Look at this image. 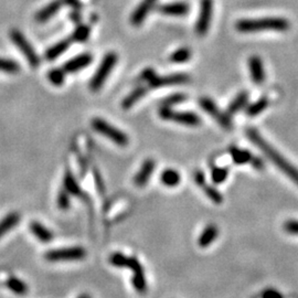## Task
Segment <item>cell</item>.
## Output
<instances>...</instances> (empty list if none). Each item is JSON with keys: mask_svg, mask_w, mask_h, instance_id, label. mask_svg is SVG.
<instances>
[{"mask_svg": "<svg viewBox=\"0 0 298 298\" xmlns=\"http://www.w3.org/2000/svg\"><path fill=\"white\" fill-rule=\"evenodd\" d=\"M246 136L249 137L250 141H251L258 149L264 153L265 156L267 157L282 173L286 174L294 184L298 186V169L295 166H293L287 159L282 156L281 153H278L272 145H269L268 142L261 136V134L258 133L256 129L248 128L246 129Z\"/></svg>", "mask_w": 298, "mask_h": 298, "instance_id": "1", "label": "cell"}, {"mask_svg": "<svg viewBox=\"0 0 298 298\" xmlns=\"http://www.w3.org/2000/svg\"><path fill=\"white\" fill-rule=\"evenodd\" d=\"M289 21L281 17H265L257 19H241L235 23L238 32L254 33L265 30L286 31L289 29Z\"/></svg>", "mask_w": 298, "mask_h": 298, "instance_id": "2", "label": "cell"}, {"mask_svg": "<svg viewBox=\"0 0 298 298\" xmlns=\"http://www.w3.org/2000/svg\"><path fill=\"white\" fill-rule=\"evenodd\" d=\"M91 125H92L94 130L104 135L106 138L110 139V141L118 146L125 147L129 144V138L124 132H122L121 129L110 125V123H107L104 119L94 118L92 119V122H91Z\"/></svg>", "mask_w": 298, "mask_h": 298, "instance_id": "3", "label": "cell"}, {"mask_svg": "<svg viewBox=\"0 0 298 298\" xmlns=\"http://www.w3.org/2000/svg\"><path fill=\"white\" fill-rule=\"evenodd\" d=\"M117 62V54L114 52L107 53L104 58H103L101 64L97 67L96 72H95L94 77L92 78L90 82V89L96 92L99 89H102L104 85L105 81L109 78L110 73L112 72L114 66L116 65Z\"/></svg>", "mask_w": 298, "mask_h": 298, "instance_id": "4", "label": "cell"}, {"mask_svg": "<svg viewBox=\"0 0 298 298\" xmlns=\"http://www.w3.org/2000/svg\"><path fill=\"white\" fill-rule=\"evenodd\" d=\"M86 257V250L82 246H70V248L53 249L47 251L45 258L49 262H72L81 261Z\"/></svg>", "mask_w": 298, "mask_h": 298, "instance_id": "5", "label": "cell"}, {"mask_svg": "<svg viewBox=\"0 0 298 298\" xmlns=\"http://www.w3.org/2000/svg\"><path fill=\"white\" fill-rule=\"evenodd\" d=\"M10 39L18 49L21 51L25 55L26 59L29 62V64L32 67H38L40 64V58L39 55L35 52L33 47L30 45V42L28 41L27 38L23 35L19 30L13 29L10 31Z\"/></svg>", "mask_w": 298, "mask_h": 298, "instance_id": "6", "label": "cell"}, {"mask_svg": "<svg viewBox=\"0 0 298 298\" xmlns=\"http://www.w3.org/2000/svg\"><path fill=\"white\" fill-rule=\"evenodd\" d=\"M159 116L165 121H173L187 126H198L201 123L197 114L192 112H174L172 107L162 106L159 110Z\"/></svg>", "mask_w": 298, "mask_h": 298, "instance_id": "7", "label": "cell"}, {"mask_svg": "<svg viewBox=\"0 0 298 298\" xmlns=\"http://www.w3.org/2000/svg\"><path fill=\"white\" fill-rule=\"evenodd\" d=\"M213 13V0H201L200 11L196 22V32L200 37L208 33Z\"/></svg>", "mask_w": 298, "mask_h": 298, "instance_id": "8", "label": "cell"}, {"mask_svg": "<svg viewBox=\"0 0 298 298\" xmlns=\"http://www.w3.org/2000/svg\"><path fill=\"white\" fill-rule=\"evenodd\" d=\"M199 104H200L202 110H204L205 113H208L210 116L216 119L224 129L230 130L232 128V122L231 119H230L229 115L222 113L211 98L202 97L200 98V101H199Z\"/></svg>", "mask_w": 298, "mask_h": 298, "instance_id": "9", "label": "cell"}, {"mask_svg": "<svg viewBox=\"0 0 298 298\" xmlns=\"http://www.w3.org/2000/svg\"><path fill=\"white\" fill-rule=\"evenodd\" d=\"M127 268H129L133 272L132 283L134 288L138 293H145L147 291V281L145 277L144 268L137 257L128 256V262H127Z\"/></svg>", "mask_w": 298, "mask_h": 298, "instance_id": "10", "label": "cell"}, {"mask_svg": "<svg viewBox=\"0 0 298 298\" xmlns=\"http://www.w3.org/2000/svg\"><path fill=\"white\" fill-rule=\"evenodd\" d=\"M190 79H191V78L186 73H174L165 75V77H158V75H156L148 84L152 89H159V87L186 84Z\"/></svg>", "mask_w": 298, "mask_h": 298, "instance_id": "11", "label": "cell"}, {"mask_svg": "<svg viewBox=\"0 0 298 298\" xmlns=\"http://www.w3.org/2000/svg\"><path fill=\"white\" fill-rule=\"evenodd\" d=\"M155 168H156V162H155L153 159H146V160L142 162L141 168H139L138 173L135 174L134 185L136 187H139V188L145 187L147 184H148Z\"/></svg>", "mask_w": 298, "mask_h": 298, "instance_id": "12", "label": "cell"}, {"mask_svg": "<svg viewBox=\"0 0 298 298\" xmlns=\"http://www.w3.org/2000/svg\"><path fill=\"white\" fill-rule=\"evenodd\" d=\"M158 0H141V2L139 3V6L134 10L130 17V22L135 27H139L142 22L145 21L147 16L150 13V10L153 9L156 5Z\"/></svg>", "mask_w": 298, "mask_h": 298, "instance_id": "13", "label": "cell"}, {"mask_svg": "<svg viewBox=\"0 0 298 298\" xmlns=\"http://www.w3.org/2000/svg\"><path fill=\"white\" fill-rule=\"evenodd\" d=\"M92 61H93L92 54H90V53L79 54L78 55V57L72 58L66 63H64V65H63V70H64V72H67V73L78 72V71L85 69V67L89 66L91 63H92Z\"/></svg>", "mask_w": 298, "mask_h": 298, "instance_id": "14", "label": "cell"}, {"mask_svg": "<svg viewBox=\"0 0 298 298\" xmlns=\"http://www.w3.org/2000/svg\"><path fill=\"white\" fill-rule=\"evenodd\" d=\"M249 70L252 81L257 85H261L265 81V71L263 62L260 57L253 55L249 60Z\"/></svg>", "mask_w": 298, "mask_h": 298, "instance_id": "15", "label": "cell"}, {"mask_svg": "<svg viewBox=\"0 0 298 298\" xmlns=\"http://www.w3.org/2000/svg\"><path fill=\"white\" fill-rule=\"evenodd\" d=\"M159 13L172 17H185L189 14L190 6L187 2H173L161 5L158 8Z\"/></svg>", "mask_w": 298, "mask_h": 298, "instance_id": "16", "label": "cell"}, {"mask_svg": "<svg viewBox=\"0 0 298 298\" xmlns=\"http://www.w3.org/2000/svg\"><path fill=\"white\" fill-rule=\"evenodd\" d=\"M29 230L39 241L43 242V243H49V242L52 241L54 237L53 232L51 231L50 229L46 228L45 225H43L42 223H40V222L38 221L30 222Z\"/></svg>", "mask_w": 298, "mask_h": 298, "instance_id": "17", "label": "cell"}, {"mask_svg": "<svg viewBox=\"0 0 298 298\" xmlns=\"http://www.w3.org/2000/svg\"><path fill=\"white\" fill-rule=\"evenodd\" d=\"M62 5L63 1H61V0H54V1L50 2L49 5H47L45 8H42L41 10L38 11V14L35 15V20L41 23L47 21V20L52 18L53 16L58 13Z\"/></svg>", "mask_w": 298, "mask_h": 298, "instance_id": "18", "label": "cell"}, {"mask_svg": "<svg viewBox=\"0 0 298 298\" xmlns=\"http://www.w3.org/2000/svg\"><path fill=\"white\" fill-rule=\"evenodd\" d=\"M218 235H219V229L217 225L214 224L206 225L198 238V244L200 248H208V246L212 244V242L216 240Z\"/></svg>", "mask_w": 298, "mask_h": 298, "instance_id": "19", "label": "cell"}, {"mask_svg": "<svg viewBox=\"0 0 298 298\" xmlns=\"http://www.w3.org/2000/svg\"><path fill=\"white\" fill-rule=\"evenodd\" d=\"M20 219H21V217H20L18 212L8 213L5 218L1 219L0 220V238L6 235L14 228H16L20 222Z\"/></svg>", "mask_w": 298, "mask_h": 298, "instance_id": "20", "label": "cell"}, {"mask_svg": "<svg viewBox=\"0 0 298 298\" xmlns=\"http://www.w3.org/2000/svg\"><path fill=\"white\" fill-rule=\"evenodd\" d=\"M63 189H64L66 192L72 194V196L75 197L82 196L81 186H79V184L77 181V179H75L73 173H71L70 170H66L64 178H63Z\"/></svg>", "mask_w": 298, "mask_h": 298, "instance_id": "21", "label": "cell"}, {"mask_svg": "<svg viewBox=\"0 0 298 298\" xmlns=\"http://www.w3.org/2000/svg\"><path fill=\"white\" fill-rule=\"evenodd\" d=\"M71 45V39H64L61 40V41L55 43L54 46L49 47L46 51L45 58L47 61H54L55 59L59 58L62 53H64L65 51L69 49V47Z\"/></svg>", "mask_w": 298, "mask_h": 298, "instance_id": "22", "label": "cell"}, {"mask_svg": "<svg viewBox=\"0 0 298 298\" xmlns=\"http://www.w3.org/2000/svg\"><path fill=\"white\" fill-rule=\"evenodd\" d=\"M181 181V176L177 170L168 168L160 173V182L166 187H176Z\"/></svg>", "mask_w": 298, "mask_h": 298, "instance_id": "23", "label": "cell"}, {"mask_svg": "<svg viewBox=\"0 0 298 298\" xmlns=\"http://www.w3.org/2000/svg\"><path fill=\"white\" fill-rule=\"evenodd\" d=\"M6 286L8 287V289H10L11 292L20 296L26 295V294L29 292V287H28V285L25 283V282L19 280L18 277L15 276H10L8 278L6 281Z\"/></svg>", "mask_w": 298, "mask_h": 298, "instance_id": "24", "label": "cell"}, {"mask_svg": "<svg viewBox=\"0 0 298 298\" xmlns=\"http://www.w3.org/2000/svg\"><path fill=\"white\" fill-rule=\"evenodd\" d=\"M147 90L146 87L144 86H138L135 89L132 93L127 95V96L124 98V101L122 102V107L124 110H128L132 107L133 105L136 104V103L141 99L144 95L146 94Z\"/></svg>", "mask_w": 298, "mask_h": 298, "instance_id": "25", "label": "cell"}, {"mask_svg": "<svg viewBox=\"0 0 298 298\" xmlns=\"http://www.w3.org/2000/svg\"><path fill=\"white\" fill-rule=\"evenodd\" d=\"M230 154H231L232 160L234 164L236 165H245L251 161L253 155L246 149H240L237 147H231L230 149Z\"/></svg>", "mask_w": 298, "mask_h": 298, "instance_id": "26", "label": "cell"}, {"mask_svg": "<svg viewBox=\"0 0 298 298\" xmlns=\"http://www.w3.org/2000/svg\"><path fill=\"white\" fill-rule=\"evenodd\" d=\"M249 102V93L248 92H241L230 103L228 107V114L233 115L243 109V107L248 104Z\"/></svg>", "mask_w": 298, "mask_h": 298, "instance_id": "27", "label": "cell"}, {"mask_svg": "<svg viewBox=\"0 0 298 298\" xmlns=\"http://www.w3.org/2000/svg\"><path fill=\"white\" fill-rule=\"evenodd\" d=\"M267 106H268L267 97H261V98H258L256 102H254L253 104H251L248 107V110H246V114H248L249 116H256V115L263 112Z\"/></svg>", "mask_w": 298, "mask_h": 298, "instance_id": "28", "label": "cell"}, {"mask_svg": "<svg viewBox=\"0 0 298 298\" xmlns=\"http://www.w3.org/2000/svg\"><path fill=\"white\" fill-rule=\"evenodd\" d=\"M191 50L188 47H180L170 55L169 60L173 63H185L191 58Z\"/></svg>", "mask_w": 298, "mask_h": 298, "instance_id": "29", "label": "cell"}, {"mask_svg": "<svg viewBox=\"0 0 298 298\" xmlns=\"http://www.w3.org/2000/svg\"><path fill=\"white\" fill-rule=\"evenodd\" d=\"M90 34H91L90 27L86 25H81L73 31L72 39L71 40H73L75 42H85L86 40L89 39Z\"/></svg>", "mask_w": 298, "mask_h": 298, "instance_id": "30", "label": "cell"}, {"mask_svg": "<svg viewBox=\"0 0 298 298\" xmlns=\"http://www.w3.org/2000/svg\"><path fill=\"white\" fill-rule=\"evenodd\" d=\"M228 176H229V168H224V167H216V168L212 169L211 179L216 185H220L222 182H224Z\"/></svg>", "mask_w": 298, "mask_h": 298, "instance_id": "31", "label": "cell"}, {"mask_svg": "<svg viewBox=\"0 0 298 298\" xmlns=\"http://www.w3.org/2000/svg\"><path fill=\"white\" fill-rule=\"evenodd\" d=\"M20 70V65L16 61L9 59L0 58V71L6 73H17Z\"/></svg>", "mask_w": 298, "mask_h": 298, "instance_id": "32", "label": "cell"}, {"mask_svg": "<svg viewBox=\"0 0 298 298\" xmlns=\"http://www.w3.org/2000/svg\"><path fill=\"white\" fill-rule=\"evenodd\" d=\"M47 79L55 86H61L64 83L65 75L64 70L60 69H52L47 73Z\"/></svg>", "mask_w": 298, "mask_h": 298, "instance_id": "33", "label": "cell"}, {"mask_svg": "<svg viewBox=\"0 0 298 298\" xmlns=\"http://www.w3.org/2000/svg\"><path fill=\"white\" fill-rule=\"evenodd\" d=\"M202 188H204L205 196L208 197L212 202H214V204H220L223 202V197H222V194L219 192L214 187L205 184L204 187H202Z\"/></svg>", "mask_w": 298, "mask_h": 298, "instance_id": "34", "label": "cell"}, {"mask_svg": "<svg viewBox=\"0 0 298 298\" xmlns=\"http://www.w3.org/2000/svg\"><path fill=\"white\" fill-rule=\"evenodd\" d=\"M57 204L59 206L60 210H63V211H66L69 210L71 205V199H70V193L66 192L64 189L60 190L57 197Z\"/></svg>", "mask_w": 298, "mask_h": 298, "instance_id": "35", "label": "cell"}, {"mask_svg": "<svg viewBox=\"0 0 298 298\" xmlns=\"http://www.w3.org/2000/svg\"><path fill=\"white\" fill-rule=\"evenodd\" d=\"M109 261L115 267H126L127 262H128V256L124 255L123 253L115 252L110 256Z\"/></svg>", "mask_w": 298, "mask_h": 298, "instance_id": "36", "label": "cell"}, {"mask_svg": "<svg viewBox=\"0 0 298 298\" xmlns=\"http://www.w3.org/2000/svg\"><path fill=\"white\" fill-rule=\"evenodd\" d=\"M187 99V95L182 94V93H178V94H173L170 95L167 98H165L164 101H162V106L165 107H172L173 105H178L180 104V103H184Z\"/></svg>", "mask_w": 298, "mask_h": 298, "instance_id": "37", "label": "cell"}, {"mask_svg": "<svg viewBox=\"0 0 298 298\" xmlns=\"http://www.w3.org/2000/svg\"><path fill=\"white\" fill-rule=\"evenodd\" d=\"M284 230L292 235H298V220H288L284 223Z\"/></svg>", "mask_w": 298, "mask_h": 298, "instance_id": "38", "label": "cell"}, {"mask_svg": "<svg viewBox=\"0 0 298 298\" xmlns=\"http://www.w3.org/2000/svg\"><path fill=\"white\" fill-rule=\"evenodd\" d=\"M261 298H284L283 294L274 288H266L261 295Z\"/></svg>", "mask_w": 298, "mask_h": 298, "instance_id": "39", "label": "cell"}, {"mask_svg": "<svg viewBox=\"0 0 298 298\" xmlns=\"http://www.w3.org/2000/svg\"><path fill=\"white\" fill-rule=\"evenodd\" d=\"M156 75L157 74L155 72L154 69H152V67H147V69L142 71V73L141 74V79L149 83L155 77H156Z\"/></svg>", "mask_w": 298, "mask_h": 298, "instance_id": "40", "label": "cell"}, {"mask_svg": "<svg viewBox=\"0 0 298 298\" xmlns=\"http://www.w3.org/2000/svg\"><path fill=\"white\" fill-rule=\"evenodd\" d=\"M194 182H196L197 186L201 187V188L205 185V176L201 170H198V172L194 173Z\"/></svg>", "mask_w": 298, "mask_h": 298, "instance_id": "41", "label": "cell"}, {"mask_svg": "<svg viewBox=\"0 0 298 298\" xmlns=\"http://www.w3.org/2000/svg\"><path fill=\"white\" fill-rule=\"evenodd\" d=\"M94 178H95V181H96V187H97L98 191L101 193H104L105 187H104V184H103V179L101 177V174H99L96 170H95V173H94Z\"/></svg>", "mask_w": 298, "mask_h": 298, "instance_id": "42", "label": "cell"}, {"mask_svg": "<svg viewBox=\"0 0 298 298\" xmlns=\"http://www.w3.org/2000/svg\"><path fill=\"white\" fill-rule=\"evenodd\" d=\"M250 162H251L254 168L257 170H261L264 168V161H263V159H261L260 157H252L251 161Z\"/></svg>", "mask_w": 298, "mask_h": 298, "instance_id": "43", "label": "cell"}, {"mask_svg": "<svg viewBox=\"0 0 298 298\" xmlns=\"http://www.w3.org/2000/svg\"><path fill=\"white\" fill-rule=\"evenodd\" d=\"M64 2L66 3V5H69L70 7H72V8H74V9H77V10L81 9V8H82L81 2H79L78 0H64Z\"/></svg>", "mask_w": 298, "mask_h": 298, "instance_id": "44", "label": "cell"}, {"mask_svg": "<svg viewBox=\"0 0 298 298\" xmlns=\"http://www.w3.org/2000/svg\"><path fill=\"white\" fill-rule=\"evenodd\" d=\"M78 298H92V297H91L90 294L84 293V294H81V295H79Z\"/></svg>", "mask_w": 298, "mask_h": 298, "instance_id": "45", "label": "cell"}]
</instances>
